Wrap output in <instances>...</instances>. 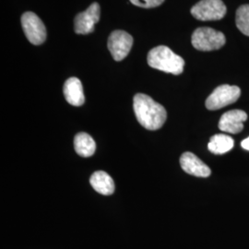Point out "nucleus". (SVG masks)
<instances>
[{"label": "nucleus", "instance_id": "nucleus-10", "mask_svg": "<svg viewBox=\"0 0 249 249\" xmlns=\"http://www.w3.org/2000/svg\"><path fill=\"white\" fill-rule=\"evenodd\" d=\"M180 165L188 175L196 178H208L212 174L211 168L192 152H185L180 157Z\"/></svg>", "mask_w": 249, "mask_h": 249}, {"label": "nucleus", "instance_id": "nucleus-3", "mask_svg": "<svg viewBox=\"0 0 249 249\" xmlns=\"http://www.w3.org/2000/svg\"><path fill=\"white\" fill-rule=\"evenodd\" d=\"M191 42L196 50L209 52L223 47L226 39L222 32L209 27H201L193 33Z\"/></svg>", "mask_w": 249, "mask_h": 249}, {"label": "nucleus", "instance_id": "nucleus-16", "mask_svg": "<svg viewBox=\"0 0 249 249\" xmlns=\"http://www.w3.org/2000/svg\"><path fill=\"white\" fill-rule=\"evenodd\" d=\"M129 1L135 6L144 8V9L156 8L164 2V0H129Z\"/></svg>", "mask_w": 249, "mask_h": 249}, {"label": "nucleus", "instance_id": "nucleus-7", "mask_svg": "<svg viewBox=\"0 0 249 249\" xmlns=\"http://www.w3.org/2000/svg\"><path fill=\"white\" fill-rule=\"evenodd\" d=\"M133 45V38L124 31L117 30L108 38V48L116 61H121L129 53Z\"/></svg>", "mask_w": 249, "mask_h": 249}, {"label": "nucleus", "instance_id": "nucleus-2", "mask_svg": "<svg viewBox=\"0 0 249 249\" xmlns=\"http://www.w3.org/2000/svg\"><path fill=\"white\" fill-rule=\"evenodd\" d=\"M149 66L160 71L180 75L184 71V59L165 45L157 46L148 53Z\"/></svg>", "mask_w": 249, "mask_h": 249}, {"label": "nucleus", "instance_id": "nucleus-15", "mask_svg": "<svg viewBox=\"0 0 249 249\" xmlns=\"http://www.w3.org/2000/svg\"><path fill=\"white\" fill-rule=\"evenodd\" d=\"M235 23L243 35L249 36V5H243L238 8Z\"/></svg>", "mask_w": 249, "mask_h": 249}, {"label": "nucleus", "instance_id": "nucleus-6", "mask_svg": "<svg viewBox=\"0 0 249 249\" xmlns=\"http://www.w3.org/2000/svg\"><path fill=\"white\" fill-rule=\"evenodd\" d=\"M21 25L27 39L31 44L39 45L45 43L46 29L41 18L36 13L25 12L21 16Z\"/></svg>", "mask_w": 249, "mask_h": 249}, {"label": "nucleus", "instance_id": "nucleus-8", "mask_svg": "<svg viewBox=\"0 0 249 249\" xmlns=\"http://www.w3.org/2000/svg\"><path fill=\"white\" fill-rule=\"evenodd\" d=\"M101 9L97 2L92 3L88 9L79 13L74 21L75 33L78 35H89L94 31V25L100 19Z\"/></svg>", "mask_w": 249, "mask_h": 249}, {"label": "nucleus", "instance_id": "nucleus-12", "mask_svg": "<svg viewBox=\"0 0 249 249\" xmlns=\"http://www.w3.org/2000/svg\"><path fill=\"white\" fill-rule=\"evenodd\" d=\"M89 183L93 189L102 195L110 196L115 192V182L105 171H96L89 178Z\"/></svg>", "mask_w": 249, "mask_h": 249}, {"label": "nucleus", "instance_id": "nucleus-14", "mask_svg": "<svg viewBox=\"0 0 249 249\" xmlns=\"http://www.w3.org/2000/svg\"><path fill=\"white\" fill-rule=\"evenodd\" d=\"M233 146L234 141L231 137L225 134H216L211 138L208 149L213 154L221 155L231 151Z\"/></svg>", "mask_w": 249, "mask_h": 249}, {"label": "nucleus", "instance_id": "nucleus-1", "mask_svg": "<svg viewBox=\"0 0 249 249\" xmlns=\"http://www.w3.org/2000/svg\"><path fill=\"white\" fill-rule=\"evenodd\" d=\"M133 107L139 123L146 129H160L166 121L167 113L165 108L146 94H136Z\"/></svg>", "mask_w": 249, "mask_h": 249}, {"label": "nucleus", "instance_id": "nucleus-4", "mask_svg": "<svg viewBox=\"0 0 249 249\" xmlns=\"http://www.w3.org/2000/svg\"><path fill=\"white\" fill-rule=\"evenodd\" d=\"M241 95V89L237 86L221 85L214 89L213 92L206 100L208 110L214 111L235 103Z\"/></svg>", "mask_w": 249, "mask_h": 249}, {"label": "nucleus", "instance_id": "nucleus-17", "mask_svg": "<svg viewBox=\"0 0 249 249\" xmlns=\"http://www.w3.org/2000/svg\"><path fill=\"white\" fill-rule=\"evenodd\" d=\"M241 146L243 149L249 151V137L248 139H245L242 142H241Z\"/></svg>", "mask_w": 249, "mask_h": 249}, {"label": "nucleus", "instance_id": "nucleus-5", "mask_svg": "<svg viewBox=\"0 0 249 249\" xmlns=\"http://www.w3.org/2000/svg\"><path fill=\"white\" fill-rule=\"evenodd\" d=\"M226 12V6L222 0H201L191 9L192 16L202 21L222 19Z\"/></svg>", "mask_w": 249, "mask_h": 249}, {"label": "nucleus", "instance_id": "nucleus-11", "mask_svg": "<svg viewBox=\"0 0 249 249\" xmlns=\"http://www.w3.org/2000/svg\"><path fill=\"white\" fill-rule=\"evenodd\" d=\"M64 95L67 102L73 107H81L85 102L83 87L78 78H70L64 84Z\"/></svg>", "mask_w": 249, "mask_h": 249}, {"label": "nucleus", "instance_id": "nucleus-13", "mask_svg": "<svg viewBox=\"0 0 249 249\" xmlns=\"http://www.w3.org/2000/svg\"><path fill=\"white\" fill-rule=\"evenodd\" d=\"M74 148L81 157H90L96 150V144L89 134L78 133L74 138Z\"/></svg>", "mask_w": 249, "mask_h": 249}, {"label": "nucleus", "instance_id": "nucleus-9", "mask_svg": "<svg viewBox=\"0 0 249 249\" xmlns=\"http://www.w3.org/2000/svg\"><path fill=\"white\" fill-rule=\"evenodd\" d=\"M248 120V114L243 110H231L224 113L220 121L219 128L226 133L238 134L244 129V122Z\"/></svg>", "mask_w": 249, "mask_h": 249}]
</instances>
